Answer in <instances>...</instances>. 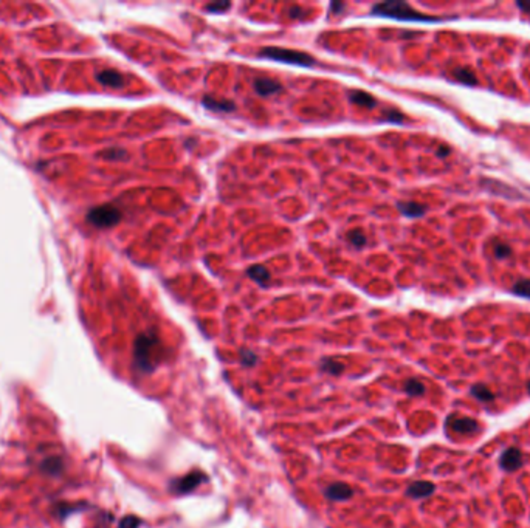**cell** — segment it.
Instances as JSON below:
<instances>
[{
	"instance_id": "obj_18",
	"label": "cell",
	"mask_w": 530,
	"mask_h": 528,
	"mask_svg": "<svg viewBox=\"0 0 530 528\" xmlns=\"http://www.w3.org/2000/svg\"><path fill=\"white\" fill-rule=\"evenodd\" d=\"M513 293L522 296V297H528L530 299V279H521L519 282H516L513 285Z\"/></svg>"
},
{
	"instance_id": "obj_22",
	"label": "cell",
	"mask_w": 530,
	"mask_h": 528,
	"mask_svg": "<svg viewBox=\"0 0 530 528\" xmlns=\"http://www.w3.org/2000/svg\"><path fill=\"white\" fill-rule=\"evenodd\" d=\"M138 525H140V519L129 516V517L123 519V522L119 523V528H137Z\"/></svg>"
},
{
	"instance_id": "obj_8",
	"label": "cell",
	"mask_w": 530,
	"mask_h": 528,
	"mask_svg": "<svg viewBox=\"0 0 530 528\" xmlns=\"http://www.w3.org/2000/svg\"><path fill=\"white\" fill-rule=\"evenodd\" d=\"M352 494H353L352 488H350L349 485L343 483V482L332 483V485H329V487L325 488V496H327V499L337 500V502H338V500H347Z\"/></svg>"
},
{
	"instance_id": "obj_9",
	"label": "cell",
	"mask_w": 530,
	"mask_h": 528,
	"mask_svg": "<svg viewBox=\"0 0 530 528\" xmlns=\"http://www.w3.org/2000/svg\"><path fill=\"white\" fill-rule=\"evenodd\" d=\"M98 81L103 85L113 87V89H119V87L124 85V76L116 70H103V71H99L98 73Z\"/></svg>"
},
{
	"instance_id": "obj_1",
	"label": "cell",
	"mask_w": 530,
	"mask_h": 528,
	"mask_svg": "<svg viewBox=\"0 0 530 528\" xmlns=\"http://www.w3.org/2000/svg\"><path fill=\"white\" fill-rule=\"evenodd\" d=\"M134 358H135L137 367L144 373L152 372L157 367V364L161 361L163 347H161V341H160L158 335L154 330H149V332L138 335V338L135 341Z\"/></svg>"
},
{
	"instance_id": "obj_17",
	"label": "cell",
	"mask_w": 530,
	"mask_h": 528,
	"mask_svg": "<svg viewBox=\"0 0 530 528\" xmlns=\"http://www.w3.org/2000/svg\"><path fill=\"white\" fill-rule=\"evenodd\" d=\"M347 240L353 245V246H357V248H361V246H364L366 245V236H364V233L361 231V230H352V231H349L347 233Z\"/></svg>"
},
{
	"instance_id": "obj_20",
	"label": "cell",
	"mask_w": 530,
	"mask_h": 528,
	"mask_svg": "<svg viewBox=\"0 0 530 528\" xmlns=\"http://www.w3.org/2000/svg\"><path fill=\"white\" fill-rule=\"evenodd\" d=\"M205 8L210 13H225L226 10L231 8V4L230 2H217V4H210Z\"/></svg>"
},
{
	"instance_id": "obj_6",
	"label": "cell",
	"mask_w": 530,
	"mask_h": 528,
	"mask_svg": "<svg viewBox=\"0 0 530 528\" xmlns=\"http://www.w3.org/2000/svg\"><path fill=\"white\" fill-rule=\"evenodd\" d=\"M253 87H255L256 93H259L261 96H271V95H276V93L282 92V84L281 82H277L276 79H271V78H267V76L256 78L255 82H253Z\"/></svg>"
},
{
	"instance_id": "obj_12",
	"label": "cell",
	"mask_w": 530,
	"mask_h": 528,
	"mask_svg": "<svg viewBox=\"0 0 530 528\" xmlns=\"http://www.w3.org/2000/svg\"><path fill=\"white\" fill-rule=\"evenodd\" d=\"M397 208L403 215L411 217V218L422 217L426 212V208L420 203H416V202H401V203H397Z\"/></svg>"
},
{
	"instance_id": "obj_11",
	"label": "cell",
	"mask_w": 530,
	"mask_h": 528,
	"mask_svg": "<svg viewBox=\"0 0 530 528\" xmlns=\"http://www.w3.org/2000/svg\"><path fill=\"white\" fill-rule=\"evenodd\" d=\"M247 274H248V278H251L255 282H258V284L262 285V287L267 285V284L270 282V279H271V276H270L268 270H267L264 265H253V267H250V268L247 270Z\"/></svg>"
},
{
	"instance_id": "obj_2",
	"label": "cell",
	"mask_w": 530,
	"mask_h": 528,
	"mask_svg": "<svg viewBox=\"0 0 530 528\" xmlns=\"http://www.w3.org/2000/svg\"><path fill=\"white\" fill-rule=\"evenodd\" d=\"M374 16L380 17H389V19H397V20H411V22H436L439 17L433 16H425L420 11L414 10L411 5L405 2H383L377 4L372 8Z\"/></svg>"
},
{
	"instance_id": "obj_14",
	"label": "cell",
	"mask_w": 530,
	"mask_h": 528,
	"mask_svg": "<svg viewBox=\"0 0 530 528\" xmlns=\"http://www.w3.org/2000/svg\"><path fill=\"white\" fill-rule=\"evenodd\" d=\"M321 369L331 375H340L344 370V364L335 358H325L321 361Z\"/></svg>"
},
{
	"instance_id": "obj_24",
	"label": "cell",
	"mask_w": 530,
	"mask_h": 528,
	"mask_svg": "<svg viewBox=\"0 0 530 528\" xmlns=\"http://www.w3.org/2000/svg\"><path fill=\"white\" fill-rule=\"evenodd\" d=\"M289 16L293 17V19H298V17L302 16V10H301L299 7H292V8L289 10Z\"/></svg>"
},
{
	"instance_id": "obj_4",
	"label": "cell",
	"mask_w": 530,
	"mask_h": 528,
	"mask_svg": "<svg viewBox=\"0 0 530 528\" xmlns=\"http://www.w3.org/2000/svg\"><path fill=\"white\" fill-rule=\"evenodd\" d=\"M87 218L92 225L98 226V228H110V226H115L121 220V212L115 206L103 205V206L93 208L89 212Z\"/></svg>"
},
{
	"instance_id": "obj_23",
	"label": "cell",
	"mask_w": 530,
	"mask_h": 528,
	"mask_svg": "<svg viewBox=\"0 0 530 528\" xmlns=\"http://www.w3.org/2000/svg\"><path fill=\"white\" fill-rule=\"evenodd\" d=\"M406 390L410 392V393H414V395H417V393H422V390H423V386L419 383V381H416V380H411V381H408L406 383Z\"/></svg>"
},
{
	"instance_id": "obj_10",
	"label": "cell",
	"mask_w": 530,
	"mask_h": 528,
	"mask_svg": "<svg viewBox=\"0 0 530 528\" xmlns=\"http://www.w3.org/2000/svg\"><path fill=\"white\" fill-rule=\"evenodd\" d=\"M349 98H350V101H352L353 104L361 106V107H366V109H374V107L377 106L375 98H374L372 95L366 93V92H361V90H352V92L349 93Z\"/></svg>"
},
{
	"instance_id": "obj_15",
	"label": "cell",
	"mask_w": 530,
	"mask_h": 528,
	"mask_svg": "<svg viewBox=\"0 0 530 528\" xmlns=\"http://www.w3.org/2000/svg\"><path fill=\"white\" fill-rule=\"evenodd\" d=\"M431 491H433V485L426 483V482H417V483L410 487L408 494H411L414 497H423L426 494H430Z\"/></svg>"
},
{
	"instance_id": "obj_7",
	"label": "cell",
	"mask_w": 530,
	"mask_h": 528,
	"mask_svg": "<svg viewBox=\"0 0 530 528\" xmlns=\"http://www.w3.org/2000/svg\"><path fill=\"white\" fill-rule=\"evenodd\" d=\"M201 104H203L208 110L213 112H223V113H230L236 110V104L230 99H220V98H214L211 95H205L203 99H201Z\"/></svg>"
},
{
	"instance_id": "obj_19",
	"label": "cell",
	"mask_w": 530,
	"mask_h": 528,
	"mask_svg": "<svg viewBox=\"0 0 530 528\" xmlns=\"http://www.w3.org/2000/svg\"><path fill=\"white\" fill-rule=\"evenodd\" d=\"M240 363L243 364V366H255L256 363H258V357H256V354H255V351H251V350H247V348H242L240 350Z\"/></svg>"
},
{
	"instance_id": "obj_13",
	"label": "cell",
	"mask_w": 530,
	"mask_h": 528,
	"mask_svg": "<svg viewBox=\"0 0 530 528\" xmlns=\"http://www.w3.org/2000/svg\"><path fill=\"white\" fill-rule=\"evenodd\" d=\"M453 78L458 79L462 84H467V85H476L477 84L476 74L470 68H454L453 70Z\"/></svg>"
},
{
	"instance_id": "obj_5",
	"label": "cell",
	"mask_w": 530,
	"mask_h": 528,
	"mask_svg": "<svg viewBox=\"0 0 530 528\" xmlns=\"http://www.w3.org/2000/svg\"><path fill=\"white\" fill-rule=\"evenodd\" d=\"M203 480H205V474L203 472L192 471V472L180 477V479L172 480L171 485H169V490L172 493H177V494H188V493L194 491Z\"/></svg>"
},
{
	"instance_id": "obj_3",
	"label": "cell",
	"mask_w": 530,
	"mask_h": 528,
	"mask_svg": "<svg viewBox=\"0 0 530 528\" xmlns=\"http://www.w3.org/2000/svg\"><path fill=\"white\" fill-rule=\"evenodd\" d=\"M259 56L267 58V59H273L277 62H284V64L299 65V67H312L315 64V59L310 55L298 52V50H289V48H281V47L262 48L259 52Z\"/></svg>"
},
{
	"instance_id": "obj_25",
	"label": "cell",
	"mask_w": 530,
	"mask_h": 528,
	"mask_svg": "<svg viewBox=\"0 0 530 528\" xmlns=\"http://www.w3.org/2000/svg\"><path fill=\"white\" fill-rule=\"evenodd\" d=\"M450 154H451V150H450V147H446V146H440L439 150H437V157H440V158H445V157H448Z\"/></svg>"
},
{
	"instance_id": "obj_21",
	"label": "cell",
	"mask_w": 530,
	"mask_h": 528,
	"mask_svg": "<svg viewBox=\"0 0 530 528\" xmlns=\"http://www.w3.org/2000/svg\"><path fill=\"white\" fill-rule=\"evenodd\" d=\"M403 118H405V116H403V115H401L400 112H397V110H386V112H385V119H386V121H391V122H401Z\"/></svg>"
},
{
	"instance_id": "obj_27",
	"label": "cell",
	"mask_w": 530,
	"mask_h": 528,
	"mask_svg": "<svg viewBox=\"0 0 530 528\" xmlns=\"http://www.w3.org/2000/svg\"><path fill=\"white\" fill-rule=\"evenodd\" d=\"M197 143V138H192V140H188L186 141V147H192L194 144Z\"/></svg>"
},
{
	"instance_id": "obj_16",
	"label": "cell",
	"mask_w": 530,
	"mask_h": 528,
	"mask_svg": "<svg viewBox=\"0 0 530 528\" xmlns=\"http://www.w3.org/2000/svg\"><path fill=\"white\" fill-rule=\"evenodd\" d=\"M493 254L498 259H507V257L512 256V248L507 243H504L501 240H496L493 243Z\"/></svg>"
},
{
	"instance_id": "obj_26",
	"label": "cell",
	"mask_w": 530,
	"mask_h": 528,
	"mask_svg": "<svg viewBox=\"0 0 530 528\" xmlns=\"http://www.w3.org/2000/svg\"><path fill=\"white\" fill-rule=\"evenodd\" d=\"M516 5H518V8H519V10H522V11H525V13H530V4H525V2H518Z\"/></svg>"
}]
</instances>
